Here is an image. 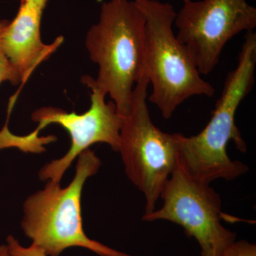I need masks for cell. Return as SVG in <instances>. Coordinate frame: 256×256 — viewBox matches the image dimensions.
<instances>
[{"label": "cell", "mask_w": 256, "mask_h": 256, "mask_svg": "<svg viewBox=\"0 0 256 256\" xmlns=\"http://www.w3.org/2000/svg\"><path fill=\"white\" fill-rule=\"evenodd\" d=\"M100 166V158L88 149L79 154L75 175L66 188L48 180L43 190L24 202L22 220L24 234L48 256H60L73 247L84 248L100 256H132L88 238L84 232L82 188Z\"/></svg>", "instance_id": "obj_3"}, {"label": "cell", "mask_w": 256, "mask_h": 256, "mask_svg": "<svg viewBox=\"0 0 256 256\" xmlns=\"http://www.w3.org/2000/svg\"><path fill=\"white\" fill-rule=\"evenodd\" d=\"M174 23L176 38L201 75H208L232 38L242 32L254 31L256 9L246 0H188L176 13Z\"/></svg>", "instance_id": "obj_8"}, {"label": "cell", "mask_w": 256, "mask_h": 256, "mask_svg": "<svg viewBox=\"0 0 256 256\" xmlns=\"http://www.w3.org/2000/svg\"><path fill=\"white\" fill-rule=\"evenodd\" d=\"M0 256H10L8 247L5 244L0 246Z\"/></svg>", "instance_id": "obj_14"}, {"label": "cell", "mask_w": 256, "mask_h": 256, "mask_svg": "<svg viewBox=\"0 0 256 256\" xmlns=\"http://www.w3.org/2000/svg\"><path fill=\"white\" fill-rule=\"evenodd\" d=\"M182 1H183L184 2H185L188 1V0H182Z\"/></svg>", "instance_id": "obj_15"}, {"label": "cell", "mask_w": 256, "mask_h": 256, "mask_svg": "<svg viewBox=\"0 0 256 256\" xmlns=\"http://www.w3.org/2000/svg\"><path fill=\"white\" fill-rule=\"evenodd\" d=\"M82 82L92 89L90 106L86 112L78 114L54 107L37 109L32 118L38 122V127L24 136H20L18 144L24 152L40 153L45 151L44 146L56 140L54 136L38 137V133L50 124H60L70 136L69 150L60 159L53 160L42 168L38 176L42 181L60 182L64 173L80 153L96 143H106L114 150L118 152L121 118L114 101L106 102L107 96L94 85L92 77L84 76Z\"/></svg>", "instance_id": "obj_6"}, {"label": "cell", "mask_w": 256, "mask_h": 256, "mask_svg": "<svg viewBox=\"0 0 256 256\" xmlns=\"http://www.w3.org/2000/svg\"><path fill=\"white\" fill-rule=\"evenodd\" d=\"M256 66V34L247 32L238 65L227 75L210 122L196 136L181 134L178 164L191 178L210 184L218 178L232 181L248 171L246 164L230 159L226 149L232 141L239 151L246 152L236 114L254 86Z\"/></svg>", "instance_id": "obj_1"}, {"label": "cell", "mask_w": 256, "mask_h": 256, "mask_svg": "<svg viewBox=\"0 0 256 256\" xmlns=\"http://www.w3.org/2000/svg\"><path fill=\"white\" fill-rule=\"evenodd\" d=\"M226 256H256V244L246 240H236L228 248Z\"/></svg>", "instance_id": "obj_12"}, {"label": "cell", "mask_w": 256, "mask_h": 256, "mask_svg": "<svg viewBox=\"0 0 256 256\" xmlns=\"http://www.w3.org/2000/svg\"><path fill=\"white\" fill-rule=\"evenodd\" d=\"M44 10L21 2L14 20L5 26L1 44L5 55L21 77L22 84L31 76L40 64L45 62L63 44L58 36L50 44L42 40L41 24Z\"/></svg>", "instance_id": "obj_9"}, {"label": "cell", "mask_w": 256, "mask_h": 256, "mask_svg": "<svg viewBox=\"0 0 256 256\" xmlns=\"http://www.w3.org/2000/svg\"><path fill=\"white\" fill-rule=\"evenodd\" d=\"M146 18L144 70L152 92L150 100L170 119L185 100L212 97L215 88L202 78L191 56L173 32L176 12L159 0H133Z\"/></svg>", "instance_id": "obj_4"}, {"label": "cell", "mask_w": 256, "mask_h": 256, "mask_svg": "<svg viewBox=\"0 0 256 256\" xmlns=\"http://www.w3.org/2000/svg\"><path fill=\"white\" fill-rule=\"evenodd\" d=\"M21 2L30 3V4L35 5L40 9L44 10L47 2H48V0H21Z\"/></svg>", "instance_id": "obj_13"}, {"label": "cell", "mask_w": 256, "mask_h": 256, "mask_svg": "<svg viewBox=\"0 0 256 256\" xmlns=\"http://www.w3.org/2000/svg\"><path fill=\"white\" fill-rule=\"evenodd\" d=\"M149 79L146 72L134 86L129 112L122 118L118 152L124 172L144 197V214L156 210V202L178 166L181 134L162 132L152 120L146 98Z\"/></svg>", "instance_id": "obj_5"}, {"label": "cell", "mask_w": 256, "mask_h": 256, "mask_svg": "<svg viewBox=\"0 0 256 256\" xmlns=\"http://www.w3.org/2000/svg\"><path fill=\"white\" fill-rule=\"evenodd\" d=\"M210 184L191 178L178 164L162 192V206L142 220L178 224L196 239L202 256H226L236 235L222 225V201Z\"/></svg>", "instance_id": "obj_7"}, {"label": "cell", "mask_w": 256, "mask_h": 256, "mask_svg": "<svg viewBox=\"0 0 256 256\" xmlns=\"http://www.w3.org/2000/svg\"><path fill=\"white\" fill-rule=\"evenodd\" d=\"M6 247L10 256H48L43 249L34 244L23 246L18 239L11 235L6 238Z\"/></svg>", "instance_id": "obj_11"}, {"label": "cell", "mask_w": 256, "mask_h": 256, "mask_svg": "<svg viewBox=\"0 0 256 256\" xmlns=\"http://www.w3.org/2000/svg\"><path fill=\"white\" fill-rule=\"evenodd\" d=\"M144 33L146 18L134 2L110 0L101 6L98 22L86 38L90 60L98 66L92 82L110 96L121 118L129 112L144 72Z\"/></svg>", "instance_id": "obj_2"}, {"label": "cell", "mask_w": 256, "mask_h": 256, "mask_svg": "<svg viewBox=\"0 0 256 256\" xmlns=\"http://www.w3.org/2000/svg\"><path fill=\"white\" fill-rule=\"evenodd\" d=\"M8 22V20H0V84L4 82H10L15 86L22 84L21 77L5 55L1 44L2 36Z\"/></svg>", "instance_id": "obj_10"}]
</instances>
